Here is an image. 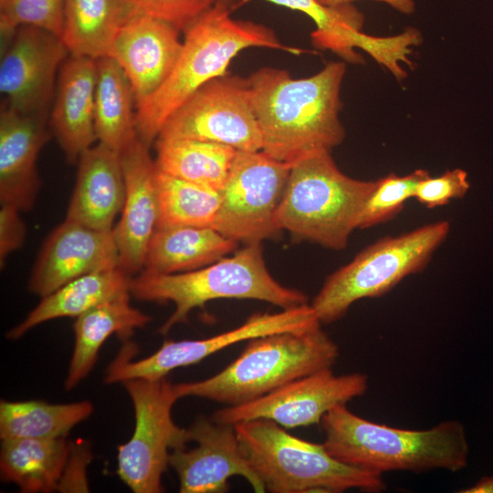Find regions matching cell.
<instances>
[{
  "instance_id": "29",
  "label": "cell",
  "mask_w": 493,
  "mask_h": 493,
  "mask_svg": "<svg viewBox=\"0 0 493 493\" xmlns=\"http://www.w3.org/2000/svg\"><path fill=\"white\" fill-rule=\"evenodd\" d=\"M156 169L222 191L237 153L235 148L191 139H157Z\"/></svg>"
},
{
  "instance_id": "9",
  "label": "cell",
  "mask_w": 493,
  "mask_h": 493,
  "mask_svg": "<svg viewBox=\"0 0 493 493\" xmlns=\"http://www.w3.org/2000/svg\"><path fill=\"white\" fill-rule=\"evenodd\" d=\"M122 384L133 404L135 426L130 440L118 448L117 474L135 493L162 492L171 450L188 443L187 429L172 416L179 399L174 384L166 378L131 379Z\"/></svg>"
},
{
  "instance_id": "21",
  "label": "cell",
  "mask_w": 493,
  "mask_h": 493,
  "mask_svg": "<svg viewBox=\"0 0 493 493\" xmlns=\"http://www.w3.org/2000/svg\"><path fill=\"white\" fill-rule=\"evenodd\" d=\"M51 130L69 163L97 140L94 124L96 59L70 55L58 75Z\"/></svg>"
},
{
  "instance_id": "2",
  "label": "cell",
  "mask_w": 493,
  "mask_h": 493,
  "mask_svg": "<svg viewBox=\"0 0 493 493\" xmlns=\"http://www.w3.org/2000/svg\"><path fill=\"white\" fill-rule=\"evenodd\" d=\"M232 8L216 3L184 33L177 61L163 84L136 106L135 130L147 146L156 141L168 118L197 89L227 73L242 50L266 47L294 55L303 52L281 43L275 32L261 24L234 19Z\"/></svg>"
},
{
  "instance_id": "31",
  "label": "cell",
  "mask_w": 493,
  "mask_h": 493,
  "mask_svg": "<svg viewBox=\"0 0 493 493\" xmlns=\"http://www.w3.org/2000/svg\"><path fill=\"white\" fill-rule=\"evenodd\" d=\"M155 181L159 204L157 227H213L221 205V191L157 169Z\"/></svg>"
},
{
  "instance_id": "6",
  "label": "cell",
  "mask_w": 493,
  "mask_h": 493,
  "mask_svg": "<svg viewBox=\"0 0 493 493\" xmlns=\"http://www.w3.org/2000/svg\"><path fill=\"white\" fill-rule=\"evenodd\" d=\"M375 183L344 174L329 151L308 155L291 164L277 225L299 239L342 249Z\"/></svg>"
},
{
  "instance_id": "35",
  "label": "cell",
  "mask_w": 493,
  "mask_h": 493,
  "mask_svg": "<svg viewBox=\"0 0 493 493\" xmlns=\"http://www.w3.org/2000/svg\"><path fill=\"white\" fill-rule=\"evenodd\" d=\"M469 186L467 173L456 168L436 177L428 175L420 181L414 198L428 208H435L448 204L452 199L464 197Z\"/></svg>"
},
{
  "instance_id": "36",
  "label": "cell",
  "mask_w": 493,
  "mask_h": 493,
  "mask_svg": "<svg viewBox=\"0 0 493 493\" xmlns=\"http://www.w3.org/2000/svg\"><path fill=\"white\" fill-rule=\"evenodd\" d=\"M20 210L10 205L0 208V264L5 267L7 257L19 249L26 238V225Z\"/></svg>"
},
{
  "instance_id": "28",
  "label": "cell",
  "mask_w": 493,
  "mask_h": 493,
  "mask_svg": "<svg viewBox=\"0 0 493 493\" xmlns=\"http://www.w3.org/2000/svg\"><path fill=\"white\" fill-rule=\"evenodd\" d=\"M128 15L123 0H66L60 38L70 55L106 57Z\"/></svg>"
},
{
  "instance_id": "33",
  "label": "cell",
  "mask_w": 493,
  "mask_h": 493,
  "mask_svg": "<svg viewBox=\"0 0 493 493\" xmlns=\"http://www.w3.org/2000/svg\"><path fill=\"white\" fill-rule=\"evenodd\" d=\"M66 0H4L0 2V31L6 39L22 26H31L61 37Z\"/></svg>"
},
{
  "instance_id": "17",
  "label": "cell",
  "mask_w": 493,
  "mask_h": 493,
  "mask_svg": "<svg viewBox=\"0 0 493 493\" xmlns=\"http://www.w3.org/2000/svg\"><path fill=\"white\" fill-rule=\"evenodd\" d=\"M114 267L120 265L113 229L65 219L44 242L28 288L43 298L77 278Z\"/></svg>"
},
{
  "instance_id": "15",
  "label": "cell",
  "mask_w": 493,
  "mask_h": 493,
  "mask_svg": "<svg viewBox=\"0 0 493 493\" xmlns=\"http://www.w3.org/2000/svg\"><path fill=\"white\" fill-rule=\"evenodd\" d=\"M68 50L60 37L22 26L4 40L0 91L10 108L26 114H47L58 71Z\"/></svg>"
},
{
  "instance_id": "22",
  "label": "cell",
  "mask_w": 493,
  "mask_h": 493,
  "mask_svg": "<svg viewBox=\"0 0 493 493\" xmlns=\"http://www.w3.org/2000/svg\"><path fill=\"white\" fill-rule=\"evenodd\" d=\"M125 192L120 152L98 142L78 161L66 219L99 230H111L115 217L121 212Z\"/></svg>"
},
{
  "instance_id": "32",
  "label": "cell",
  "mask_w": 493,
  "mask_h": 493,
  "mask_svg": "<svg viewBox=\"0 0 493 493\" xmlns=\"http://www.w3.org/2000/svg\"><path fill=\"white\" fill-rule=\"evenodd\" d=\"M428 175L427 171L418 169L406 175L390 173L376 180L360 212L357 228L371 227L395 216L405 202L414 197L419 182Z\"/></svg>"
},
{
  "instance_id": "40",
  "label": "cell",
  "mask_w": 493,
  "mask_h": 493,
  "mask_svg": "<svg viewBox=\"0 0 493 493\" xmlns=\"http://www.w3.org/2000/svg\"><path fill=\"white\" fill-rule=\"evenodd\" d=\"M2 1H4V0H0V2H2Z\"/></svg>"
},
{
  "instance_id": "23",
  "label": "cell",
  "mask_w": 493,
  "mask_h": 493,
  "mask_svg": "<svg viewBox=\"0 0 493 493\" xmlns=\"http://www.w3.org/2000/svg\"><path fill=\"white\" fill-rule=\"evenodd\" d=\"M131 293L103 302L76 318L75 342L65 388L77 386L92 370L106 340L116 334L127 341L135 329L146 326L152 318L130 303Z\"/></svg>"
},
{
  "instance_id": "13",
  "label": "cell",
  "mask_w": 493,
  "mask_h": 493,
  "mask_svg": "<svg viewBox=\"0 0 493 493\" xmlns=\"http://www.w3.org/2000/svg\"><path fill=\"white\" fill-rule=\"evenodd\" d=\"M368 378L361 372L336 375L325 368L298 378L280 388L239 405H226L211 418L221 424L271 420L284 428L320 424L323 415L338 404L362 396Z\"/></svg>"
},
{
  "instance_id": "16",
  "label": "cell",
  "mask_w": 493,
  "mask_h": 493,
  "mask_svg": "<svg viewBox=\"0 0 493 493\" xmlns=\"http://www.w3.org/2000/svg\"><path fill=\"white\" fill-rule=\"evenodd\" d=\"M187 438L196 446L173 449L168 457L181 493H224L229 489L228 479L235 476L246 479L255 492H266L240 447L234 425L199 416L187 428Z\"/></svg>"
},
{
  "instance_id": "12",
  "label": "cell",
  "mask_w": 493,
  "mask_h": 493,
  "mask_svg": "<svg viewBox=\"0 0 493 493\" xmlns=\"http://www.w3.org/2000/svg\"><path fill=\"white\" fill-rule=\"evenodd\" d=\"M321 324L312 307L282 309L275 313H255L238 327L200 340L166 341L152 355L132 362L134 346L126 342L109 365L105 382L123 383L131 379L157 381L166 378L173 370L200 362L225 348L248 340L284 331L306 330Z\"/></svg>"
},
{
  "instance_id": "25",
  "label": "cell",
  "mask_w": 493,
  "mask_h": 493,
  "mask_svg": "<svg viewBox=\"0 0 493 493\" xmlns=\"http://www.w3.org/2000/svg\"><path fill=\"white\" fill-rule=\"evenodd\" d=\"M131 276L121 267L94 271L63 285L40 302L7 337L16 340L34 327L63 317H79L89 309L130 292Z\"/></svg>"
},
{
  "instance_id": "38",
  "label": "cell",
  "mask_w": 493,
  "mask_h": 493,
  "mask_svg": "<svg viewBox=\"0 0 493 493\" xmlns=\"http://www.w3.org/2000/svg\"><path fill=\"white\" fill-rule=\"evenodd\" d=\"M460 493H493V476L481 477L472 487L458 490Z\"/></svg>"
},
{
  "instance_id": "8",
  "label": "cell",
  "mask_w": 493,
  "mask_h": 493,
  "mask_svg": "<svg viewBox=\"0 0 493 493\" xmlns=\"http://www.w3.org/2000/svg\"><path fill=\"white\" fill-rule=\"evenodd\" d=\"M450 230L447 221L386 236L362 249L347 265L327 278L311 307L320 323L342 318L365 298L380 297L405 277L424 269Z\"/></svg>"
},
{
  "instance_id": "14",
  "label": "cell",
  "mask_w": 493,
  "mask_h": 493,
  "mask_svg": "<svg viewBox=\"0 0 493 493\" xmlns=\"http://www.w3.org/2000/svg\"><path fill=\"white\" fill-rule=\"evenodd\" d=\"M255 0H238L235 10ZM291 10L301 12L313 20L316 30L311 42L320 49H330L351 63H361L362 58L354 48L368 53L375 61L386 68L396 79H402L406 72L402 64L411 65L412 47L418 44L416 33L407 28L392 37H374L362 32L363 15L351 4L327 6L318 0H263Z\"/></svg>"
},
{
  "instance_id": "10",
  "label": "cell",
  "mask_w": 493,
  "mask_h": 493,
  "mask_svg": "<svg viewBox=\"0 0 493 493\" xmlns=\"http://www.w3.org/2000/svg\"><path fill=\"white\" fill-rule=\"evenodd\" d=\"M290 168L263 151H238L213 227L246 245L276 238L281 231L276 215Z\"/></svg>"
},
{
  "instance_id": "19",
  "label": "cell",
  "mask_w": 493,
  "mask_h": 493,
  "mask_svg": "<svg viewBox=\"0 0 493 493\" xmlns=\"http://www.w3.org/2000/svg\"><path fill=\"white\" fill-rule=\"evenodd\" d=\"M182 46L180 31L172 25L129 12L107 57L126 74L138 106L167 79Z\"/></svg>"
},
{
  "instance_id": "7",
  "label": "cell",
  "mask_w": 493,
  "mask_h": 493,
  "mask_svg": "<svg viewBox=\"0 0 493 493\" xmlns=\"http://www.w3.org/2000/svg\"><path fill=\"white\" fill-rule=\"evenodd\" d=\"M240 447L251 467L272 493L367 492L385 489L382 475L346 465L322 444L285 431L277 423L256 419L234 425Z\"/></svg>"
},
{
  "instance_id": "18",
  "label": "cell",
  "mask_w": 493,
  "mask_h": 493,
  "mask_svg": "<svg viewBox=\"0 0 493 493\" xmlns=\"http://www.w3.org/2000/svg\"><path fill=\"white\" fill-rule=\"evenodd\" d=\"M149 149L137 136L120 152L126 192L113 233L119 265L131 277L142 270L159 219L156 167Z\"/></svg>"
},
{
  "instance_id": "27",
  "label": "cell",
  "mask_w": 493,
  "mask_h": 493,
  "mask_svg": "<svg viewBox=\"0 0 493 493\" xmlns=\"http://www.w3.org/2000/svg\"><path fill=\"white\" fill-rule=\"evenodd\" d=\"M94 124L97 141L121 152L137 137L135 99L120 65L110 57L96 59Z\"/></svg>"
},
{
  "instance_id": "20",
  "label": "cell",
  "mask_w": 493,
  "mask_h": 493,
  "mask_svg": "<svg viewBox=\"0 0 493 493\" xmlns=\"http://www.w3.org/2000/svg\"><path fill=\"white\" fill-rule=\"evenodd\" d=\"M47 114H26L2 103L0 112V202L30 210L40 187L37 156L49 139Z\"/></svg>"
},
{
  "instance_id": "11",
  "label": "cell",
  "mask_w": 493,
  "mask_h": 493,
  "mask_svg": "<svg viewBox=\"0 0 493 493\" xmlns=\"http://www.w3.org/2000/svg\"><path fill=\"white\" fill-rule=\"evenodd\" d=\"M157 139H191L242 152L261 151L262 136L246 78L226 73L202 86L168 118Z\"/></svg>"
},
{
  "instance_id": "5",
  "label": "cell",
  "mask_w": 493,
  "mask_h": 493,
  "mask_svg": "<svg viewBox=\"0 0 493 493\" xmlns=\"http://www.w3.org/2000/svg\"><path fill=\"white\" fill-rule=\"evenodd\" d=\"M131 295L139 300L174 304V311L159 328L165 335L185 322L190 312L220 299H257L288 309L308 303L307 296L281 285L268 271L261 243L247 244L230 257L204 267L174 274L132 277Z\"/></svg>"
},
{
  "instance_id": "34",
  "label": "cell",
  "mask_w": 493,
  "mask_h": 493,
  "mask_svg": "<svg viewBox=\"0 0 493 493\" xmlns=\"http://www.w3.org/2000/svg\"><path fill=\"white\" fill-rule=\"evenodd\" d=\"M129 12L164 21L184 32L217 0H123Z\"/></svg>"
},
{
  "instance_id": "39",
  "label": "cell",
  "mask_w": 493,
  "mask_h": 493,
  "mask_svg": "<svg viewBox=\"0 0 493 493\" xmlns=\"http://www.w3.org/2000/svg\"><path fill=\"white\" fill-rule=\"evenodd\" d=\"M218 4H223L225 5L230 6L232 8V5L234 2L232 0H217Z\"/></svg>"
},
{
  "instance_id": "4",
  "label": "cell",
  "mask_w": 493,
  "mask_h": 493,
  "mask_svg": "<svg viewBox=\"0 0 493 493\" xmlns=\"http://www.w3.org/2000/svg\"><path fill=\"white\" fill-rule=\"evenodd\" d=\"M339 357L337 344L320 324L247 341L240 355L207 379L174 384L179 397L205 398L226 405H239L281 386L331 368Z\"/></svg>"
},
{
  "instance_id": "24",
  "label": "cell",
  "mask_w": 493,
  "mask_h": 493,
  "mask_svg": "<svg viewBox=\"0 0 493 493\" xmlns=\"http://www.w3.org/2000/svg\"><path fill=\"white\" fill-rule=\"evenodd\" d=\"M237 244L214 227H157L141 272L174 274L198 269L233 252Z\"/></svg>"
},
{
  "instance_id": "30",
  "label": "cell",
  "mask_w": 493,
  "mask_h": 493,
  "mask_svg": "<svg viewBox=\"0 0 493 493\" xmlns=\"http://www.w3.org/2000/svg\"><path fill=\"white\" fill-rule=\"evenodd\" d=\"M93 412L89 401L49 404L44 401L0 403V437L3 439L63 438Z\"/></svg>"
},
{
  "instance_id": "3",
  "label": "cell",
  "mask_w": 493,
  "mask_h": 493,
  "mask_svg": "<svg viewBox=\"0 0 493 493\" xmlns=\"http://www.w3.org/2000/svg\"><path fill=\"white\" fill-rule=\"evenodd\" d=\"M320 425L322 445L331 456L378 475L396 470L456 472L467 465L469 446L458 421L424 430L402 429L368 421L341 404L327 412Z\"/></svg>"
},
{
  "instance_id": "37",
  "label": "cell",
  "mask_w": 493,
  "mask_h": 493,
  "mask_svg": "<svg viewBox=\"0 0 493 493\" xmlns=\"http://www.w3.org/2000/svg\"><path fill=\"white\" fill-rule=\"evenodd\" d=\"M320 4L327 6H340L347 4H351L355 0H318ZM387 4L400 13L409 15L414 13L415 3L414 0H373Z\"/></svg>"
},
{
  "instance_id": "1",
  "label": "cell",
  "mask_w": 493,
  "mask_h": 493,
  "mask_svg": "<svg viewBox=\"0 0 493 493\" xmlns=\"http://www.w3.org/2000/svg\"><path fill=\"white\" fill-rule=\"evenodd\" d=\"M346 64L330 62L318 73L294 79L285 69L265 67L246 78L262 149L294 163L342 142L341 89Z\"/></svg>"
},
{
  "instance_id": "26",
  "label": "cell",
  "mask_w": 493,
  "mask_h": 493,
  "mask_svg": "<svg viewBox=\"0 0 493 493\" xmlns=\"http://www.w3.org/2000/svg\"><path fill=\"white\" fill-rule=\"evenodd\" d=\"M71 448L65 437L3 439L1 478L18 486L21 492L54 491L61 484Z\"/></svg>"
}]
</instances>
